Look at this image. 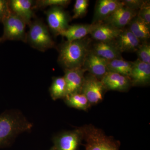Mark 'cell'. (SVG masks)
Masks as SVG:
<instances>
[{"label":"cell","instance_id":"ac0fdd59","mask_svg":"<svg viewBox=\"0 0 150 150\" xmlns=\"http://www.w3.org/2000/svg\"><path fill=\"white\" fill-rule=\"evenodd\" d=\"M91 50L94 54L108 61L123 59L121 52L113 42L98 41L94 44Z\"/></svg>","mask_w":150,"mask_h":150},{"label":"cell","instance_id":"d6986e66","mask_svg":"<svg viewBox=\"0 0 150 150\" xmlns=\"http://www.w3.org/2000/svg\"><path fill=\"white\" fill-rule=\"evenodd\" d=\"M122 30L118 29L109 24L100 23L91 35L93 39L97 41L112 42L118 37Z\"/></svg>","mask_w":150,"mask_h":150},{"label":"cell","instance_id":"f1b7e54d","mask_svg":"<svg viewBox=\"0 0 150 150\" xmlns=\"http://www.w3.org/2000/svg\"><path fill=\"white\" fill-rule=\"evenodd\" d=\"M124 6L128 8L138 11L146 3L147 1L143 0H124L121 1Z\"/></svg>","mask_w":150,"mask_h":150},{"label":"cell","instance_id":"7402d4cb","mask_svg":"<svg viewBox=\"0 0 150 150\" xmlns=\"http://www.w3.org/2000/svg\"><path fill=\"white\" fill-rule=\"evenodd\" d=\"M49 92L51 97L54 100L65 98L67 96V86L64 76L53 78Z\"/></svg>","mask_w":150,"mask_h":150},{"label":"cell","instance_id":"277c9868","mask_svg":"<svg viewBox=\"0 0 150 150\" xmlns=\"http://www.w3.org/2000/svg\"><path fill=\"white\" fill-rule=\"evenodd\" d=\"M26 42L32 48L41 52L50 48H56L55 42L50 34L48 26L43 21L36 19L28 25Z\"/></svg>","mask_w":150,"mask_h":150},{"label":"cell","instance_id":"ffe728a7","mask_svg":"<svg viewBox=\"0 0 150 150\" xmlns=\"http://www.w3.org/2000/svg\"><path fill=\"white\" fill-rule=\"evenodd\" d=\"M129 29L141 43L146 42L150 37V25L137 16L129 23Z\"/></svg>","mask_w":150,"mask_h":150},{"label":"cell","instance_id":"5bb4252c","mask_svg":"<svg viewBox=\"0 0 150 150\" xmlns=\"http://www.w3.org/2000/svg\"><path fill=\"white\" fill-rule=\"evenodd\" d=\"M133 62L130 79L134 86H146L150 83V64L142 62L139 59Z\"/></svg>","mask_w":150,"mask_h":150},{"label":"cell","instance_id":"e0dca14e","mask_svg":"<svg viewBox=\"0 0 150 150\" xmlns=\"http://www.w3.org/2000/svg\"><path fill=\"white\" fill-rule=\"evenodd\" d=\"M98 24L99 23L69 25L60 35L66 38L68 41L80 40L85 38L87 35L91 34Z\"/></svg>","mask_w":150,"mask_h":150},{"label":"cell","instance_id":"9a60e30c","mask_svg":"<svg viewBox=\"0 0 150 150\" xmlns=\"http://www.w3.org/2000/svg\"><path fill=\"white\" fill-rule=\"evenodd\" d=\"M108 61L94 54L91 49L84 63L83 68L89 74L101 79L108 72Z\"/></svg>","mask_w":150,"mask_h":150},{"label":"cell","instance_id":"6da1fadb","mask_svg":"<svg viewBox=\"0 0 150 150\" xmlns=\"http://www.w3.org/2000/svg\"><path fill=\"white\" fill-rule=\"evenodd\" d=\"M90 39L84 38L80 40L65 41L59 48L58 62L64 70L82 68L90 51Z\"/></svg>","mask_w":150,"mask_h":150},{"label":"cell","instance_id":"4316f807","mask_svg":"<svg viewBox=\"0 0 150 150\" xmlns=\"http://www.w3.org/2000/svg\"><path fill=\"white\" fill-rule=\"evenodd\" d=\"M137 16L145 23L150 25V1H147L143 6L138 11Z\"/></svg>","mask_w":150,"mask_h":150},{"label":"cell","instance_id":"8992f818","mask_svg":"<svg viewBox=\"0 0 150 150\" xmlns=\"http://www.w3.org/2000/svg\"><path fill=\"white\" fill-rule=\"evenodd\" d=\"M48 27L54 36L61 35L69 27L71 18L69 14L64 8L51 7L45 11Z\"/></svg>","mask_w":150,"mask_h":150},{"label":"cell","instance_id":"d4e9b609","mask_svg":"<svg viewBox=\"0 0 150 150\" xmlns=\"http://www.w3.org/2000/svg\"><path fill=\"white\" fill-rule=\"evenodd\" d=\"M88 0H76L74 8L72 19L81 18L85 16L89 6Z\"/></svg>","mask_w":150,"mask_h":150},{"label":"cell","instance_id":"44dd1931","mask_svg":"<svg viewBox=\"0 0 150 150\" xmlns=\"http://www.w3.org/2000/svg\"><path fill=\"white\" fill-rule=\"evenodd\" d=\"M133 65V62L123 59H113L108 62V72L118 73L130 78Z\"/></svg>","mask_w":150,"mask_h":150},{"label":"cell","instance_id":"9c48e42d","mask_svg":"<svg viewBox=\"0 0 150 150\" xmlns=\"http://www.w3.org/2000/svg\"><path fill=\"white\" fill-rule=\"evenodd\" d=\"M138 11L123 6L117 9L102 23L122 30L137 16Z\"/></svg>","mask_w":150,"mask_h":150},{"label":"cell","instance_id":"4dcf8cb0","mask_svg":"<svg viewBox=\"0 0 150 150\" xmlns=\"http://www.w3.org/2000/svg\"><path fill=\"white\" fill-rule=\"evenodd\" d=\"M0 43H1V41H0Z\"/></svg>","mask_w":150,"mask_h":150},{"label":"cell","instance_id":"603a6c76","mask_svg":"<svg viewBox=\"0 0 150 150\" xmlns=\"http://www.w3.org/2000/svg\"><path fill=\"white\" fill-rule=\"evenodd\" d=\"M64 99L67 105L76 109L86 110L91 105L85 96L81 93L69 95Z\"/></svg>","mask_w":150,"mask_h":150},{"label":"cell","instance_id":"cb8c5ba5","mask_svg":"<svg viewBox=\"0 0 150 150\" xmlns=\"http://www.w3.org/2000/svg\"><path fill=\"white\" fill-rule=\"evenodd\" d=\"M70 0H38L35 1L34 9L44 8L47 7L59 6L65 8L71 3Z\"/></svg>","mask_w":150,"mask_h":150},{"label":"cell","instance_id":"f546056e","mask_svg":"<svg viewBox=\"0 0 150 150\" xmlns=\"http://www.w3.org/2000/svg\"><path fill=\"white\" fill-rule=\"evenodd\" d=\"M51 150H56V148L54 147H54H53V148H51Z\"/></svg>","mask_w":150,"mask_h":150},{"label":"cell","instance_id":"3957f363","mask_svg":"<svg viewBox=\"0 0 150 150\" xmlns=\"http://www.w3.org/2000/svg\"><path fill=\"white\" fill-rule=\"evenodd\" d=\"M85 150H120L119 143L93 126L80 128Z\"/></svg>","mask_w":150,"mask_h":150},{"label":"cell","instance_id":"ba28073f","mask_svg":"<svg viewBox=\"0 0 150 150\" xmlns=\"http://www.w3.org/2000/svg\"><path fill=\"white\" fill-rule=\"evenodd\" d=\"M82 139L80 128L61 133L54 138L57 150H76Z\"/></svg>","mask_w":150,"mask_h":150},{"label":"cell","instance_id":"52a82bcc","mask_svg":"<svg viewBox=\"0 0 150 150\" xmlns=\"http://www.w3.org/2000/svg\"><path fill=\"white\" fill-rule=\"evenodd\" d=\"M105 90L103 83L99 79L90 74L85 76L81 93L85 96L91 105L102 101Z\"/></svg>","mask_w":150,"mask_h":150},{"label":"cell","instance_id":"7a4b0ae2","mask_svg":"<svg viewBox=\"0 0 150 150\" xmlns=\"http://www.w3.org/2000/svg\"><path fill=\"white\" fill-rule=\"evenodd\" d=\"M33 125L18 110H7L0 115V147L10 144L18 135L30 131Z\"/></svg>","mask_w":150,"mask_h":150},{"label":"cell","instance_id":"7c38bea8","mask_svg":"<svg viewBox=\"0 0 150 150\" xmlns=\"http://www.w3.org/2000/svg\"><path fill=\"white\" fill-rule=\"evenodd\" d=\"M100 80L106 90L126 91L132 86L129 77L116 73L108 72Z\"/></svg>","mask_w":150,"mask_h":150},{"label":"cell","instance_id":"2e32d148","mask_svg":"<svg viewBox=\"0 0 150 150\" xmlns=\"http://www.w3.org/2000/svg\"><path fill=\"white\" fill-rule=\"evenodd\" d=\"M113 43L121 52H134L141 42L129 29L122 30Z\"/></svg>","mask_w":150,"mask_h":150},{"label":"cell","instance_id":"8fae6325","mask_svg":"<svg viewBox=\"0 0 150 150\" xmlns=\"http://www.w3.org/2000/svg\"><path fill=\"white\" fill-rule=\"evenodd\" d=\"M35 1L10 0L9 5L11 11L21 18L27 25H29L35 16Z\"/></svg>","mask_w":150,"mask_h":150},{"label":"cell","instance_id":"30bf717a","mask_svg":"<svg viewBox=\"0 0 150 150\" xmlns=\"http://www.w3.org/2000/svg\"><path fill=\"white\" fill-rule=\"evenodd\" d=\"M86 71L83 67L64 70V77L67 86V96L81 93L85 76V74Z\"/></svg>","mask_w":150,"mask_h":150},{"label":"cell","instance_id":"83f0119b","mask_svg":"<svg viewBox=\"0 0 150 150\" xmlns=\"http://www.w3.org/2000/svg\"><path fill=\"white\" fill-rule=\"evenodd\" d=\"M9 1L0 0V22L2 23L6 17L11 13Z\"/></svg>","mask_w":150,"mask_h":150},{"label":"cell","instance_id":"5b68a950","mask_svg":"<svg viewBox=\"0 0 150 150\" xmlns=\"http://www.w3.org/2000/svg\"><path fill=\"white\" fill-rule=\"evenodd\" d=\"M4 33L0 38L1 42L6 40H18L26 43V25L21 18L11 12L2 22Z\"/></svg>","mask_w":150,"mask_h":150},{"label":"cell","instance_id":"4fadbf2b","mask_svg":"<svg viewBox=\"0 0 150 150\" xmlns=\"http://www.w3.org/2000/svg\"><path fill=\"white\" fill-rule=\"evenodd\" d=\"M124 6L118 0H99L97 1L92 23H102L117 9Z\"/></svg>","mask_w":150,"mask_h":150},{"label":"cell","instance_id":"484cf974","mask_svg":"<svg viewBox=\"0 0 150 150\" xmlns=\"http://www.w3.org/2000/svg\"><path fill=\"white\" fill-rule=\"evenodd\" d=\"M136 52L138 59L142 62L150 64V45L149 43L145 42L141 43Z\"/></svg>","mask_w":150,"mask_h":150}]
</instances>
